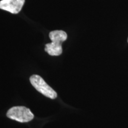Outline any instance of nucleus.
I'll use <instances>...</instances> for the list:
<instances>
[{
  "mask_svg": "<svg viewBox=\"0 0 128 128\" xmlns=\"http://www.w3.org/2000/svg\"></svg>",
  "mask_w": 128,
  "mask_h": 128,
  "instance_id": "obj_5",
  "label": "nucleus"
},
{
  "mask_svg": "<svg viewBox=\"0 0 128 128\" xmlns=\"http://www.w3.org/2000/svg\"><path fill=\"white\" fill-rule=\"evenodd\" d=\"M7 116L21 123L28 122L34 118V115L29 108L24 106L12 107L7 112Z\"/></svg>",
  "mask_w": 128,
  "mask_h": 128,
  "instance_id": "obj_3",
  "label": "nucleus"
},
{
  "mask_svg": "<svg viewBox=\"0 0 128 128\" xmlns=\"http://www.w3.org/2000/svg\"><path fill=\"white\" fill-rule=\"evenodd\" d=\"M50 44L45 45L44 50L50 56H60L62 53V44L67 39V34L63 30H54L49 33Z\"/></svg>",
  "mask_w": 128,
  "mask_h": 128,
  "instance_id": "obj_1",
  "label": "nucleus"
},
{
  "mask_svg": "<svg viewBox=\"0 0 128 128\" xmlns=\"http://www.w3.org/2000/svg\"><path fill=\"white\" fill-rule=\"evenodd\" d=\"M30 81L34 88L43 95L51 99H55L57 97L56 92L40 76L33 75L30 76Z\"/></svg>",
  "mask_w": 128,
  "mask_h": 128,
  "instance_id": "obj_2",
  "label": "nucleus"
},
{
  "mask_svg": "<svg viewBox=\"0 0 128 128\" xmlns=\"http://www.w3.org/2000/svg\"><path fill=\"white\" fill-rule=\"evenodd\" d=\"M25 0H1L0 9L12 14H18L22 10Z\"/></svg>",
  "mask_w": 128,
  "mask_h": 128,
  "instance_id": "obj_4",
  "label": "nucleus"
}]
</instances>
